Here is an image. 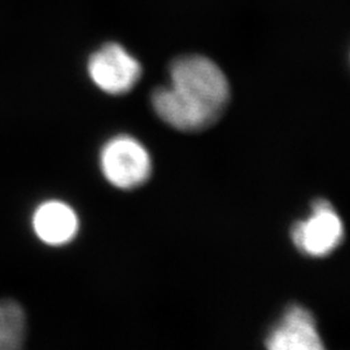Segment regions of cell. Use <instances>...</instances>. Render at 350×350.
<instances>
[{
	"instance_id": "obj_1",
	"label": "cell",
	"mask_w": 350,
	"mask_h": 350,
	"mask_svg": "<svg viewBox=\"0 0 350 350\" xmlns=\"http://www.w3.org/2000/svg\"><path fill=\"white\" fill-rule=\"evenodd\" d=\"M170 83L153 90L157 117L174 130L196 133L215 124L225 112L231 88L224 70L202 55H185L169 66Z\"/></svg>"
},
{
	"instance_id": "obj_2",
	"label": "cell",
	"mask_w": 350,
	"mask_h": 350,
	"mask_svg": "<svg viewBox=\"0 0 350 350\" xmlns=\"http://www.w3.org/2000/svg\"><path fill=\"white\" fill-rule=\"evenodd\" d=\"M100 169L113 187L130 191L143 186L150 179L153 165L150 152L140 140L120 134L103 146Z\"/></svg>"
},
{
	"instance_id": "obj_3",
	"label": "cell",
	"mask_w": 350,
	"mask_h": 350,
	"mask_svg": "<svg viewBox=\"0 0 350 350\" xmlns=\"http://www.w3.org/2000/svg\"><path fill=\"white\" fill-rule=\"evenodd\" d=\"M345 235L344 225L332 204L317 199L308 218L291 228V239L297 250L309 257H325L338 250Z\"/></svg>"
},
{
	"instance_id": "obj_4",
	"label": "cell",
	"mask_w": 350,
	"mask_h": 350,
	"mask_svg": "<svg viewBox=\"0 0 350 350\" xmlns=\"http://www.w3.org/2000/svg\"><path fill=\"white\" fill-rule=\"evenodd\" d=\"M88 72L92 83L100 91L120 96L137 86L143 66L122 44L108 42L90 56Z\"/></svg>"
},
{
	"instance_id": "obj_5",
	"label": "cell",
	"mask_w": 350,
	"mask_h": 350,
	"mask_svg": "<svg viewBox=\"0 0 350 350\" xmlns=\"http://www.w3.org/2000/svg\"><path fill=\"white\" fill-rule=\"evenodd\" d=\"M266 350H327L313 314L299 304L289 305L265 340Z\"/></svg>"
},
{
	"instance_id": "obj_6",
	"label": "cell",
	"mask_w": 350,
	"mask_h": 350,
	"mask_svg": "<svg viewBox=\"0 0 350 350\" xmlns=\"http://www.w3.org/2000/svg\"><path fill=\"white\" fill-rule=\"evenodd\" d=\"M33 226L38 238L50 245H64L75 239L79 222L72 206L63 201H47L37 209Z\"/></svg>"
},
{
	"instance_id": "obj_7",
	"label": "cell",
	"mask_w": 350,
	"mask_h": 350,
	"mask_svg": "<svg viewBox=\"0 0 350 350\" xmlns=\"http://www.w3.org/2000/svg\"><path fill=\"white\" fill-rule=\"evenodd\" d=\"M26 334V317L14 301L0 302V350H23Z\"/></svg>"
}]
</instances>
